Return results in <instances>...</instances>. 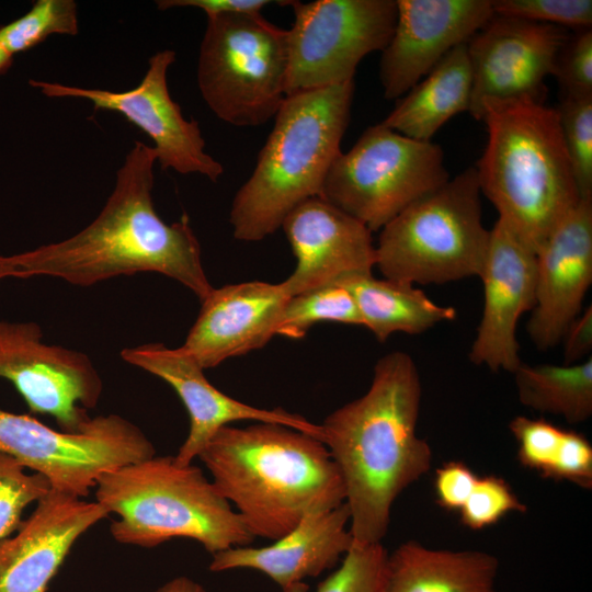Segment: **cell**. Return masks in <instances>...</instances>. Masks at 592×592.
I'll use <instances>...</instances> for the list:
<instances>
[{
    "mask_svg": "<svg viewBox=\"0 0 592 592\" xmlns=\"http://www.w3.org/2000/svg\"><path fill=\"white\" fill-rule=\"evenodd\" d=\"M561 341L563 342V364L582 362L590 354L592 350V305L581 310L572 320Z\"/></svg>",
    "mask_w": 592,
    "mask_h": 592,
    "instance_id": "cell-38",
    "label": "cell"
},
{
    "mask_svg": "<svg viewBox=\"0 0 592 592\" xmlns=\"http://www.w3.org/2000/svg\"><path fill=\"white\" fill-rule=\"evenodd\" d=\"M95 502L110 514L113 538L152 548L172 538H190L214 555L249 546L254 537L203 470L181 465L174 455L135 462L103 473Z\"/></svg>",
    "mask_w": 592,
    "mask_h": 592,
    "instance_id": "cell-6",
    "label": "cell"
},
{
    "mask_svg": "<svg viewBox=\"0 0 592 592\" xmlns=\"http://www.w3.org/2000/svg\"><path fill=\"white\" fill-rule=\"evenodd\" d=\"M509 430L517 444V459L524 467L547 477L558 453L563 429L524 415L513 418Z\"/></svg>",
    "mask_w": 592,
    "mask_h": 592,
    "instance_id": "cell-34",
    "label": "cell"
},
{
    "mask_svg": "<svg viewBox=\"0 0 592 592\" xmlns=\"http://www.w3.org/2000/svg\"><path fill=\"white\" fill-rule=\"evenodd\" d=\"M466 44L447 53L424 78L398 99L382 123L409 138L431 141L447 121L469 111L473 78Z\"/></svg>",
    "mask_w": 592,
    "mask_h": 592,
    "instance_id": "cell-24",
    "label": "cell"
},
{
    "mask_svg": "<svg viewBox=\"0 0 592 592\" xmlns=\"http://www.w3.org/2000/svg\"><path fill=\"white\" fill-rule=\"evenodd\" d=\"M281 227L296 258L294 272L282 282L289 297L369 274L376 265L372 231L321 197L298 205Z\"/></svg>",
    "mask_w": 592,
    "mask_h": 592,
    "instance_id": "cell-19",
    "label": "cell"
},
{
    "mask_svg": "<svg viewBox=\"0 0 592 592\" xmlns=\"http://www.w3.org/2000/svg\"><path fill=\"white\" fill-rule=\"evenodd\" d=\"M153 592H206V590L202 584L191 578L177 577L169 580Z\"/></svg>",
    "mask_w": 592,
    "mask_h": 592,
    "instance_id": "cell-40",
    "label": "cell"
},
{
    "mask_svg": "<svg viewBox=\"0 0 592 592\" xmlns=\"http://www.w3.org/2000/svg\"><path fill=\"white\" fill-rule=\"evenodd\" d=\"M78 5L73 0H37L20 18L0 26V45L13 57L48 36L77 35Z\"/></svg>",
    "mask_w": 592,
    "mask_h": 592,
    "instance_id": "cell-28",
    "label": "cell"
},
{
    "mask_svg": "<svg viewBox=\"0 0 592 592\" xmlns=\"http://www.w3.org/2000/svg\"><path fill=\"white\" fill-rule=\"evenodd\" d=\"M592 283V198H581L536 251V294L526 331L539 351L558 345Z\"/></svg>",
    "mask_w": 592,
    "mask_h": 592,
    "instance_id": "cell-18",
    "label": "cell"
},
{
    "mask_svg": "<svg viewBox=\"0 0 592 592\" xmlns=\"http://www.w3.org/2000/svg\"><path fill=\"white\" fill-rule=\"evenodd\" d=\"M353 95L354 81L286 95L252 174L234 197L229 220L237 240L264 239L298 205L320 197L341 153Z\"/></svg>",
    "mask_w": 592,
    "mask_h": 592,
    "instance_id": "cell-5",
    "label": "cell"
},
{
    "mask_svg": "<svg viewBox=\"0 0 592 592\" xmlns=\"http://www.w3.org/2000/svg\"><path fill=\"white\" fill-rule=\"evenodd\" d=\"M526 505L510 485L498 476H485L477 482L459 510L460 522L470 530H482L498 523L511 512H525Z\"/></svg>",
    "mask_w": 592,
    "mask_h": 592,
    "instance_id": "cell-32",
    "label": "cell"
},
{
    "mask_svg": "<svg viewBox=\"0 0 592 592\" xmlns=\"http://www.w3.org/2000/svg\"><path fill=\"white\" fill-rule=\"evenodd\" d=\"M198 458L254 538L276 540L307 515L345 502L342 475L326 445L284 424L223 426Z\"/></svg>",
    "mask_w": 592,
    "mask_h": 592,
    "instance_id": "cell-3",
    "label": "cell"
},
{
    "mask_svg": "<svg viewBox=\"0 0 592 592\" xmlns=\"http://www.w3.org/2000/svg\"><path fill=\"white\" fill-rule=\"evenodd\" d=\"M494 14L557 25L591 29V0H492Z\"/></svg>",
    "mask_w": 592,
    "mask_h": 592,
    "instance_id": "cell-33",
    "label": "cell"
},
{
    "mask_svg": "<svg viewBox=\"0 0 592 592\" xmlns=\"http://www.w3.org/2000/svg\"><path fill=\"white\" fill-rule=\"evenodd\" d=\"M546 478L567 480L592 488V446L588 439L572 430H563L558 453Z\"/></svg>",
    "mask_w": 592,
    "mask_h": 592,
    "instance_id": "cell-36",
    "label": "cell"
},
{
    "mask_svg": "<svg viewBox=\"0 0 592 592\" xmlns=\"http://www.w3.org/2000/svg\"><path fill=\"white\" fill-rule=\"evenodd\" d=\"M553 76L561 87L562 96L592 95V31L579 30L568 37L560 49Z\"/></svg>",
    "mask_w": 592,
    "mask_h": 592,
    "instance_id": "cell-35",
    "label": "cell"
},
{
    "mask_svg": "<svg viewBox=\"0 0 592 592\" xmlns=\"http://www.w3.org/2000/svg\"><path fill=\"white\" fill-rule=\"evenodd\" d=\"M286 95L353 81L360 61L389 43L396 0L292 1Z\"/></svg>",
    "mask_w": 592,
    "mask_h": 592,
    "instance_id": "cell-11",
    "label": "cell"
},
{
    "mask_svg": "<svg viewBox=\"0 0 592 592\" xmlns=\"http://www.w3.org/2000/svg\"><path fill=\"white\" fill-rule=\"evenodd\" d=\"M121 357L163 379L183 402L189 413L190 428L186 439L174 455L181 465L192 464L219 429L242 420L284 424L321 441L320 424L303 415L282 408H257L217 389L205 377L198 363L181 346L169 349L162 343H148L125 348Z\"/></svg>",
    "mask_w": 592,
    "mask_h": 592,
    "instance_id": "cell-17",
    "label": "cell"
},
{
    "mask_svg": "<svg viewBox=\"0 0 592 592\" xmlns=\"http://www.w3.org/2000/svg\"><path fill=\"white\" fill-rule=\"evenodd\" d=\"M478 477L463 462L453 460L435 470L436 501L448 511L460 510L469 498Z\"/></svg>",
    "mask_w": 592,
    "mask_h": 592,
    "instance_id": "cell-37",
    "label": "cell"
},
{
    "mask_svg": "<svg viewBox=\"0 0 592 592\" xmlns=\"http://www.w3.org/2000/svg\"><path fill=\"white\" fill-rule=\"evenodd\" d=\"M287 30L259 13L207 16L197 86L210 111L237 127L274 118L286 98Z\"/></svg>",
    "mask_w": 592,
    "mask_h": 592,
    "instance_id": "cell-8",
    "label": "cell"
},
{
    "mask_svg": "<svg viewBox=\"0 0 592 592\" xmlns=\"http://www.w3.org/2000/svg\"><path fill=\"white\" fill-rule=\"evenodd\" d=\"M480 195L470 167L410 204L379 230L375 266L413 285L478 277L490 238Z\"/></svg>",
    "mask_w": 592,
    "mask_h": 592,
    "instance_id": "cell-7",
    "label": "cell"
},
{
    "mask_svg": "<svg viewBox=\"0 0 592 592\" xmlns=\"http://www.w3.org/2000/svg\"><path fill=\"white\" fill-rule=\"evenodd\" d=\"M520 402L578 424L592 415V357L574 364H525L512 373Z\"/></svg>",
    "mask_w": 592,
    "mask_h": 592,
    "instance_id": "cell-26",
    "label": "cell"
},
{
    "mask_svg": "<svg viewBox=\"0 0 592 592\" xmlns=\"http://www.w3.org/2000/svg\"><path fill=\"white\" fill-rule=\"evenodd\" d=\"M346 503L307 515L289 533L264 547H231L212 555L209 570L251 569L282 590L337 566L354 539Z\"/></svg>",
    "mask_w": 592,
    "mask_h": 592,
    "instance_id": "cell-22",
    "label": "cell"
},
{
    "mask_svg": "<svg viewBox=\"0 0 592 592\" xmlns=\"http://www.w3.org/2000/svg\"><path fill=\"white\" fill-rule=\"evenodd\" d=\"M319 322L362 326L355 299L341 282L289 297L277 327V334L300 339Z\"/></svg>",
    "mask_w": 592,
    "mask_h": 592,
    "instance_id": "cell-27",
    "label": "cell"
},
{
    "mask_svg": "<svg viewBox=\"0 0 592 592\" xmlns=\"http://www.w3.org/2000/svg\"><path fill=\"white\" fill-rule=\"evenodd\" d=\"M107 516L95 501L52 489L0 540V592H46L79 537Z\"/></svg>",
    "mask_w": 592,
    "mask_h": 592,
    "instance_id": "cell-20",
    "label": "cell"
},
{
    "mask_svg": "<svg viewBox=\"0 0 592 592\" xmlns=\"http://www.w3.org/2000/svg\"><path fill=\"white\" fill-rule=\"evenodd\" d=\"M50 490L45 476L27 473L18 460L0 453V540L20 527L26 508Z\"/></svg>",
    "mask_w": 592,
    "mask_h": 592,
    "instance_id": "cell-31",
    "label": "cell"
},
{
    "mask_svg": "<svg viewBox=\"0 0 592 592\" xmlns=\"http://www.w3.org/2000/svg\"><path fill=\"white\" fill-rule=\"evenodd\" d=\"M499 560L482 550L402 543L388 555L385 592H497Z\"/></svg>",
    "mask_w": 592,
    "mask_h": 592,
    "instance_id": "cell-23",
    "label": "cell"
},
{
    "mask_svg": "<svg viewBox=\"0 0 592 592\" xmlns=\"http://www.w3.org/2000/svg\"><path fill=\"white\" fill-rule=\"evenodd\" d=\"M156 162L153 147L136 140L95 219L65 240L0 255V280L48 276L86 287L121 275L155 272L204 300L214 287L189 216L168 224L156 212Z\"/></svg>",
    "mask_w": 592,
    "mask_h": 592,
    "instance_id": "cell-1",
    "label": "cell"
},
{
    "mask_svg": "<svg viewBox=\"0 0 592 592\" xmlns=\"http://www.w3.org/2000/svg\"><path fill=\"white\" fill-rule=\"evenodd\" d=\"M388 553L382 543H353L340 566L317 592H385Z\"/></svg>",
    "mask_w": 592,
    "mask_h": 592,
    "instance_id": "cell-30",
    "label": "cell"
},
{
    "mask_svg": "<svg viewBox=\"0 0 592 592\" xmlns=\"http://www.w3.org/2000/svg\"><path fill=\"white\" fill-rule=\"evenodd\" d=\"M288 299L282 283L251 281L213 288L181 348L203 369L261 349L277 335Z\"/></svg>",
    "mask_w": 592,
    "mask_h": 592,
    "instance_id": "cell-21",
    "label": "cell"
},
{
    "mask_svg": "<svg viewBox=\"0 0 592 592\" xmlns=\"http://www.w3.org/2000/svg\"><path fill=\"white\" fill-rule=\"evenodd\" d=\"M556 111L580 198H592V95L562 96Z\"/></svg>",
    "mask_w": 592,
    "mask_h": 592,
    "instance_id": "cell-29",
    "label": "cell"
},
{
    "mask_svg": "<svg viewBox=\"0 0 592 592\" xmlns=\"http://www.w3.org/2000/svg\"><path fill=\"white\" fill-rule=\"evenodd\" d=\"M0 453L45 476L53 490L83 499L103 473L149 458L156 448L118 414L93 417L83 431L70 433L0 408Z\"/></svg>",
    "mask_w": 592,
    "mask_h": 592,
    "instance_id": "cell-10",
    "label": "cell"
},
{
    "mask_svg": "<svg viewBox=\"0 0 592 592\" xmlns=\"http://www.w3.org/2000/svg\"><path fill=\"white\" fill-rule=\"evenodd\" d=\"M563 27L494 14L468 42L476 119L487 100L531 98L544 102L545 79L568 39Z\"/></svg>",
    "mask_w": 592,
    "mask_h": 592,
    "instance_id": "cell-14",
    "label": "cell"
},
{
    "mask_svg": "<svg viewBox=\"0 0 592 592\" xmlns=\"http://www.w3.org/2000/svg\"><path fill=\"white\" fill-rule=\"evenodd\" d=\"M392 36L382 52L384 98L398 100L493 15L492 0H396Z\"/></svg>",
    "mask_w": 592,
    "mask_h": 592,
    "instance_id": "cell-16",
    "label": "cell"
},
{
    "mask_svg": "<svg viewBox=\"0 0 592 592\" xmlns=\"http://www.w3.org/2000/svg\"><path fill=\"white\" fill-rule=\"evenodd\" d=\"M449 179L439 145L409 138L380 122L337 157L320 197L373 232Z\"/></svg>",
    "mask_w": 592,
    "mask_h": 592,
    "instance_id": "cell-9",
    "label": "cell"
},
{
    "mask_svg": "<svg viewBox=\"0 0 592 592\" xmlns=\"http://www.w3.org/2000/svg\"><path fill=\"white\" fill-rule=\"evenodd\" d=\"M13 56L0 45V75L5 73L13 64Z\"/></svg>",
    "mask_w": 592,
    "mask_h": 592,
    "instance_id": "cell-41",
    "label": "cell"
},
{
    "mask_svg": "<svg viewBox=\"0 0 592 592\" xmlns=\"http://www.w3.org/2000/svg\"><path fill=\"white\" fill-rule=\"evenodd\" d=\"M175 61V52H157L139 84L126 91L82 88L59 82L30 79L29 84L48 98L88 100L94 111H111L124 116L152 141L162 170L181 174L196 173L216 182L224 173L223 166L205 151L198 123L186 119L168 89L167 75Z\"/></svg>",
    "mask_w": 592,
    "mask_h": 592,
    "instance_id": "cell-13",
    "label": "cell"
},
{
    "mask_svg": "<svg viewBox=\"0 0 592 592\" xmlns=\"http://www.w3.org/2000/svg\"><path fill=\"white\" fill-rule=\"evenodd\" d=\"M0 378L10 382L33 413L55 419L59 430L83 431L100 401L103 380L84 353L47 344L34 321L0 319Z\"/></svg>",
    "mask_w": 592,
    "mask_h": 592,
    "instance_id": "cell-12",
    "label": "cell"
},
{
    "mask_svg": "<svg viewBox=\"0 0 592 592\" xmlns=\"http://www.w3.org/2000/svg\"><path fill=\"white\" fill-rule=\"evenodd\" d=\"M483 307L469 360L493 372L513 373L522 363L517 323L531 312L536 294V252L498 217L483 266Z\"/></svg>",
    "mask_w": 592,
    "mask_h": 592,
    "instance_id": "cell-15",
    "label": "cell"
},
{
    "mask_svg": "<svg viewBox=\"0 0 592 592\" xmlns=\"http://www.w3.org/2000/svg\"><path fill=\"white\" fill-rule=\"evenodd\" d=\"M352 293L362 326L379 342L392 333H423L436 325L455 319L453 307L433 301L413 284L376 278L373 273L340 281Z\"/></svg>",
    "mask_w": 592,
    "mask_h": 592,
    "instance_id": "cell-25",
    "label": "cell"
},
{
    "mask_svg": "<svg viewBox=\"0 0 592 592\" xmlns=\"http://www.w3.org/2000/svg\"><path fill=\"white\" fill-rule=\"evenodd\" d=\"M476 119L488 133L480 192L536 252L581 200L557 111L531 98L487 100Z\"/></svg>",
    "mask_w": 592,
    "mask_h": 592,
    "instance_id": "cell-4",
    "label": "cell"
},
{
    "mask_svg": "<svg viewBox=\"0 0 592 592\" xmlns=\"http://www.w3.org/2000/svg\"><path fill=\"white\" fill-rule=\"evenodd\" d=\"M278 2L269 0H158L156 4L159 10L197 8L203 10L206 16H210L223 13H259L266 5Z\"/></svg>",
    "mask_w": 592,
    "mask_h": 592,
    "instance_id": "cell-39",
    "label": "cell"
},
{
    "mask_svg": "<svg viewBox=\"0 0 592 592\" xmlns=\"http://www.w3.org/2000/svg\"><path fill=\"white\" fill-rule=\"evenodd\" d=\"M421 398L413 358L395 351L376 362L363 396L320 424L344 481L354 543H382L395 500L431 468V446L417 434Z\"/></svg>",
    "mask_w": 592,
    "mask_h": 592,
    "instance_id": "cell-2",
    "label": "cell"
},
{
    "mask_svg": "<svg viewBox=\"0 0 592 592\" xmlns=\"http://www.w3.org/2000/svg\"><path fill=\"white\" fill-rule=\"evenodd\" d=\"M308 590H309V585L307 583L299 582L286 589H283L282 592H308Z\"/></svg>",
    "mask_w": 592,
    "mask_h": 592,
    "instance_id": "cell-42",
    "label": "cell"
}]
</instances>
